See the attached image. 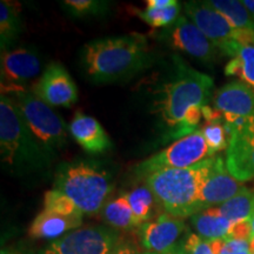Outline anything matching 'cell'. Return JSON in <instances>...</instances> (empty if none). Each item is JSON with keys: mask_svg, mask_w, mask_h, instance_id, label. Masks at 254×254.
<instances>
[{"mask_svg": "<svg viewBox=\"0 0 254 254\" xmlns=\"http://www.w3.org/2000/svg\"><path fill=\"white\" fill-rule=\"evenodd\" d=\"M164 254H187V253H186V251L184 250V246L182 243V244H178V245L174 246L172 250L168 251V252L164 253Z\"/></svg>", "mask_w": 254, "mask_h": 254, "instance_id": "cell-35", "label": "cell"}, {"mask_svg": "<svg viewBox=\"0 0 254 254\" xmlns=\"http://www.w3.org/2000/svg\"><path fill=\"white\" fill-rule=\"evenodd\" d=\"M174 1H176V0H147L146 4H147V6H151V7L165 8L172 5Z\"/></svg>", "mask_w": 254, "mask_h": 254, "instance_id": "cell-34", "label": "cell"}, {"mask_svg": "<svg viewBox=\"0 0 254 254\" xmlns=\"http://www.w3.org/2000/svg\"><path fill=\"white\" fill-rule=\"evenodd\" d=\"M62 4L67 13L74 18L99 17L107 13L110 7L107 1L98 0H66Z\"/></svg>", "mask_w": 254, "mask_h": 254, "instance_id": "cell-27", "label": "cell"}, {"mask_svg": "<svg viewBox=\"0 0 254 254\" xmlns=\"http://www.w3.org/2000/svg\"><path fill=\"white\" fill-rule=\"evenodd\" d=\"M244 189L245 186L243 183L234 179L228 172L226 161L221 157H214L211 171L200 190L198 200L199 212L212 208V206L222 205Z\"/></svg>", "mask_w": 254, "mask_h": 254, "instance_id": "cell-14", "label": "cell"}, {"mask_svg": "<svg viewBox=\"0 0 254 254\" xmlns=\"http://www.w3.org/2000/svg\"><path fill=\"white\" fill-rule=\"evenodd\" d=\"M252 254H254V253H252Z\"/></svg>", "mask_w": 254, "mask_h": 254, "instance_id": "cell-41", "label": "cell"}, {"mask_svg": "<svg viewBox=\"0 0 254 254\" xmlns=\"http://www.w3.org/2000/svg\"><path fill=\"white\" fill-rule=\"evenodd\" d=\"M163 33L173 49L182 51L200 63L209 65L217 60L218 47L186 15H180Z\"/></svg>", "mask_w": 254, "mask_h": 254, "instance_id": "cell-11", "label": "cell"}, {"mask_svg": "<svg viewBox=\"0 0 254 254\" xmlns=\"http://www.w3.org/2000/svg\"><path fill=\"white\" fill-rule=\"evenodd\" d=\"M187 254H214L209 241L200 238L198 234H190L183 243Z\"/></svg>", "mask_w": 254, "mask_h": 254, "instance_id": "cell-30", "label": "cell"}, {"mask_svg": "<svg viewBox=\"0 0 254 254\" xmlns=\"http://www.w3.org/2000/svg\"><path fill=\"white\" fill-rule=\"evenodd\" d=\"M202 111V117H204L206 122L208 124L212 123H221L224 120V114L217 109H212L208 105H206L201 109Z\"/></svg>", "mask_w": 254, "mask_h": 254, "instance_id": "cell-32", "label": "cell"}, {"mask_svg": "<svg viewBox=\"0 0 254 254\" xmlns=\"http://www.w3.org/2000/svg\"><path fill=\"white\" fill-rule=\"evenodd\" d=\"M214 9L224 15L236 30L254 32V15L239 0H211L207 1Z\"/></svg>", "mask_w": 254, "mask_h": 254, "instance_id": "cell-21", "label": "cell"}, {"mask_svg": "<svg viewBox=\"0 0 254 254\" xmlns=\"http://www.w3.org/2000/svg\"><path fill=\"white\" fill-rule=\"evenodd\" d=\"M185 222L170 214L160 215L155 221L141 225L142 246L153 253L164 254L178 245V240L185 231Z\"/></svg>", "mask_w": 254, "mask_h": 254, "instance_id": "cell-15", "label": "cell"}, {"mask_svg": "<svg viewBox=\"0 0 254 254\" xmlns=\"http://www.w3.org/2000/svg\"><path fill=\"white\" fill-rule=\"evenodd\" d=\"M33 93L50 106L69 107L78 100L74 81L62 64L52 63L33 85Z\"/></svg>", "mask_w": 254, "mask_h": 254, "instance_id": "cell-13", "label": "cell"}, {"mask_svg": "<svg viewBox=\"0 0 254 254\" xmlns=\"http://www.w3.org/2000/svg\"><path fill=\"white\" fill-rule=\"evenodd\" d=\"M101 213L106 222H109L111 226L116 228L126 230V228L138 226L131 206L124 194L112 201L106 202Z\"/></svg>", "mask_w": 254, "mask_h": 254, "instance_id": "cell-24", "label": "cell"}, {"mask_svg": "<svg viewBox=\"0 0 254 254\" xmlns=\"http://www.w3.org/2000/svg\"><path fill=\"white\" fill-rule=\"evenodd\" d=\"M186 17L211 40L224 55L233 58L241 44L240 30H236L207 1H189L185 6Z\"/></svg>", "mask_w": 254, "mask_h": 254, "instance_id": "cell-8", "label": "cell"}, {"mask_svg": "<svg viewBox=\"0 0 254 254\" xmlns=\"http://www.w3.org/2000/svg\"><path fill=\"white\" fill-rule=\"evenodd\" d=\"M214 109L224 116L238 118L254 117V90L244 81H231L215 92Z\"/></svg>", "mask_w": 254, "mask_h": 254, "instance_id": "cell-16", "label": "cell"}, {"mask_svg": "<svg viewBox=\"0 0 254 254\" xmlns=\"http://www.w3.org/2000/svg\"><path fill=\"white\" fill-rule=\"evenodd\" d=\"M144 254H158V253H153V252H146Z\"/></svg>", "mask_w": 254, "mask_h": 254, "instance_id": "cell-40", "label": "cell"}, {"mask_svg": "<svg viewBox=\"0 0 254 254\" xmlns=\"http://www.w3.org/2000/svg\"><path fill=\"white\" fill-rule=\"evenodd\" d=\"M55 189L71 199L82 214H95L104 208L113 184L111 174L99 163L79 160L59 167Z\"/></svg>", "mask_w": 254, "mask_h": 254, "instance_id": "cell-5", "label": "cell"}, {"mask_svg": "<svg viewBox=\"0 0 254 254\" xmlns=\"http://www.w3.org/2000/svg\"><path fill=\"white\" fill-rule=\"evenodd\" d=\"M201 132L208 145L211 157H214L218 152L222 150H227L228 135L225 125H221V123H206V125L201 128Z\"/></svg>", "mask_w": 254, "mask_h": 254, "instance_id": "cell-29", "label": "cell"}, {"mask_svg": "<svg viewBox=\"0 0 254 254\" xmlns=\"http://www.w3.org/2000/svg\"><path fill=\"white\" fill-rule=\"evenodd\" d=\"M174 64L173 75L158 88L154 101L155 112L160 116L168 132L183 122L187 111L206 106L214 86L209 75L190 68L178 57H174Z\"/></svg>", "mask_w": 254, "mask_h": 254, "instance_id": "cell-3", "label": "cell"}, {"mask_svg": "<svg viewBox=\"0 0 254 254\" xmlns=\"http://www.w3.org/2000/svg\"><path fill=\"white\" fill-rule=\"evenodd\" d=\"M119 244L118 234L106 227H87L68 232L50 244V254H111Z\"/></svg>", "mask_w": 254, "mask_h": 254, "instance_id": "cell-10", "label": "cell"}, {"mask_svg": "<svg viewBox=\"0 0 254 254\" xmlns=\"http://www.w3.org/2000/svg\"><path fill=\"white\" fill-rule=\"evenodd\" d=\"M250 222H251V227H252V233L254 236V206H253L252 214H251V218H250Z\"/></svg>", "mask_w": 254, "mask_h": 254, "instance_id": "cell-38", "label": "cell"}, {"mask_svg": "<svg viewBox=\"0 0 254 254\" xmlns=\"http://www.w3.org/2000/svg\"><path fill=\"white\" fill-rule=\"evenodd\" d=\"M225 74L236 75L254 90V44L239 46L225 67Z\"/></svg>", "mask_w": 254, "mask_h": 254, "instance_id": "cell-22", "label": "cell"}, {"mask_svg": "<svg viewBox=\"0 0 254 254\" xmlns=\"http://www.w3.org/2000/svg\"><path fill=\"white\" fill-rule=\"evenodd\" d=\"M0 153L1 163L14 173L44 170L53 159L33 138L14 101L4 94L0 100Z\"/></svg>", "mask_w": 254, "mask_h": 254, "instance_id": "cell-4", "label": "cell"}, {"mask_svg": "<svg viewBox=\"0 0 254 254\" xmlns=\"http://www.w3.org/2000/svg\"><path fill=\"white\" fill-rule=\"evenodd\" d=\"M225 128L228 135L225 159L228 172L238 182H250L254 179V117Z\"/></svg>", "mask_w": 254, "mask_h": 254, "instance_id": "cell-9", "label": "cell"}, {"mask_svg": "<svg viewBox=\"0 0 254 254\" xmlns=\"http://www.w3.org/2000/svg\"><path fill=\"white\" fill-rule=\"evenodd\" d=\"M252 227H251L250 220L239 221L232 225L230 238L228 239H237V240H246L250 241L252 238Z\"/></svg>", "mask_w": 254, "mask_h": 254, "instance_id": "cell-31", "label": "cell"}, {"mask_svg": "<svg viewBox=\"0 0 254 254\" xmlns=\"http://www.w3.org/2000/svg\"><path fill=\"white\" fill-rule=\"evenodd\" d=\"M198 236L206 241L226 240L230 238L232 222L220 213L218 207H212L190 217Z\"/></svg>", "mask_w": 254, "mask_h": 254, "instance_id": "cell-19", "label": "cell"}, {"mask_svg": "<svg viewBox=\"0 0 254 254\" xmlns=\"http://www.w3.org/2000/svg\"><path fill=\"white\" fill-rule=\"evenodd\" d=\"M150 65L147 39L139 33L93 40L81 51L82 69L98 84L128 79Z\"/></svg>", "mask_w": 254, "mask_h": 254, "instance_id": "cell-1", "label": "cell"}, {"mask_svg": "<svg viewBox=\"0 0 254 254\" xmlns=\"http://www.w3.org/2000/svg\"><path fill=\"white\" fill-rule=\"evenodd\" d=\"M135 15H138L141 20L150 26L158 27H170L176 23L180 17V4L179 1H174L172 5L165 8H157L147 6L145 9H133Z\"/></svg>", "mask_w": 254, "mask_h": 254, "instance_id": "cell-25", "label": "cell"}, {"mask_svg": "<svg viewBox=\"0 0 254 254\" xmlns=\"http://www.w3.org/2000/svg\"><path fill=\"white\" fill-rule=\"evenodd\" d=\"M0 254H21L17 252V251H13V250H8V249H2L1 252H0Z\"/></svg>", "mask_w": 254, "mask_h": 254, "instance_id": "cell-37", "label": "cell"}, {"mask_svg": "<svg viewBox=\"0 0 254 254\" xmlns=\"http://www.w3.org/2000/svg\"><path fill=\"white\" fill-rule=\"evenodd\" d=\"M111 254H138V253H136V251L133 249L129 244L119 243Z\"/></svg>", "mask_w": 254, "mask_h": 254, "instance_id": "cell-33", "label": "cell"}, {"mask_svg": "<svg viewBox=\"0 0 254 254\" xmlns=\"http://www.w3.org/2000/svg\"><path fill=\"white\" fill-rule=\"evenodd\" d=\"M243 4L245 5V7L254 15V0H244Z\"/></svg>", "mask_w": 254, "mask_h": 254, "instance_id": "cell-36", "label": "cell"}, {"mask_svg": "<svg viewBox=\"0 0 254 254\" xmlns=\"http://www.w3.org/2000/svg\"><path fill=\"white\" fill-rule=\"evenodd\" d=\"M68 129L73 138L88 153H101L112 146L110 136L105 132L101 124L93 117L80 112L75 113Z\"/></svg>", "mask_w": 254, "mask_h": 254, "instance_id": "cell-17", "label": "cell"}, {"mask_svg": "<svg viewBox=\"0 0 254 254\" xmlns=\"http://www.w3.org/2000/svg\"><path fill=\"white\" fill-rule=\"evenodd\" d=\"M213 158L187 168H167L145 177L146 186L167 214L182 219L199 213L198 200Z\"/></svg>", "mask_w": 254, "mask_h": 254, "instance_id": "cell-2", "label": "cell"}, {"mask_svg": "<svg viewBox=\"0 0 254 254\" xmlns=\"http://www.w3.org/2000/svg\"><path fill=\"white\" fill-rule=\"evenodd\" d=\"M44 209L58 214L67 215V217H82L84 215L71 199L56 189L47 190L45 193Z\"/></svg>", "mask_w": 254, "mask_h": 254, "instance_id": "cell-28", "label": "cell"}, {"mask_svg": "<svg viewBox=\"0 0 254 254\" xmlns=\"http://www.w3.org/2000/svg\"><path fill=\"white\" fill-rule=\"evenodd\" d=\"M13 100L27 128L40 147L51 157L67 142V126L64 120L37 95L25 90L14 92Z\"/></svg>", "mask_w": 254, "mask_h": 254, "instance_id": "cell-6", "label": "cell"}, {"mask_svg": "<svg viewBox=\"0 0 254 254\" xmlns=\"http://www.w3.org/2000/svg\"><path fill=\"white\" fill-rule=\"evenodd\" d=\"M212 158L209 148L201 129H198L185 138L176 140L165 150L158 152L139 164L135 168L138 177H147L148 174L167 168H187Z\"/></svg>", "mask_w": 254, "mask_h": 254, "instance_id": "cell-7", "label": "cell"}, {"mask_svg": "<svg viewBox=\"0 0 254 254\" xmlns=\"http://www.w3.org/2000/svg\"><path fill=\"white\" fill-rule=\"evenodd\" d=\"M254 206V190L245 187L236 196L219 206V211L232 224L250 220Z\"/></svg>", "mask_w": 254, "mask_h": 254, "instance_id": "cell-23", "label": "cell"}, {"mask_svg": "<svg viewBox=\"0 0 254 254\" xmlns=\"http://www.w3.org/2000/svg\"><path fill=\"white\" fill-rule=\"evenodd\" d=\"M2 92L24 90V84L40 73L39 57L33 50L17 47L2 51L0 59Z\"/></svg>", "mask_w": 254, "mask_h": 254, "instance_id": "cell-12", "label": "cell"}, {"mask_svg": "<svg viewBox=\"0 0 254 254\" xmlns=\"http://www.w3.org/2000/svg\"><path fill=\"white\" fill-rule=\"evenodd\" d=\"M21 6L19 2L0 1V47L11 50L21 32Z\"/></svg>", "mask_w": 254, "mask_h": 254, "instance_id": "cell-20", "label": "cell"}, {"mask_svg": "<svg viewBox=\"0 0 254 254\" xmlns=\"http://www.w3.org/2000/svg\"><path fill=\"white\" fill-rule=\"evenodd\" d=\"M124 195L131 206L138 226L147 222L152 215V207L155 200L150 189L147 186H139Z\"/></svg>", "mask_w": 254, "mask_h": 254, "instance_id": "cell-26", "label": "cell"}, {"mask_svg": "<svg viewBox=\"0 0 254 254\" xmlns=\"http://www.w3.org/2000/svg\"><path fill=\"white\" fill-rule=\"evenodd\" d=\"M82 222V217H67L44 209L32 221L30 236L37 239H55L66 232L79 227Z\"/></svg>", "mask_w": 254, "mask_h": 254, "instance_id": "cell-18", "label": "cell"}, {"mask_svg": "<svg viewBox=\"0 0 254 254\" xmlns=\"http://www.w3.org/2000/svg\"><path fill=\"white\" fill-rule=\"evenodd\" d=\"M39 254H50V253H47V252H46V251H43V252H40Z\"/></svg>", "mask_w": 254, "mask_h": 254, "instance_id": "cell-39", "label": "cell"}]
</instances>
